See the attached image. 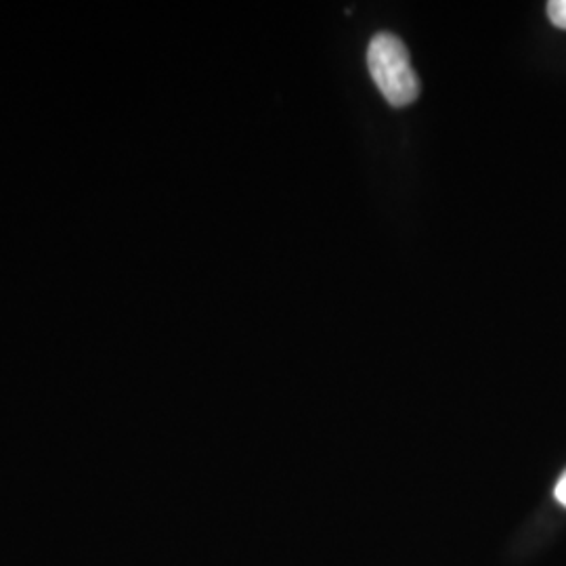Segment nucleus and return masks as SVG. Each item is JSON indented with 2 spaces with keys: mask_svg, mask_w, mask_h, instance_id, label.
Listing matches in <instances>:
<instances>
[{
  "mask_svg": "<svg viewBox=\"0 0 566 566\" xmlns=\"http://www.w3.org/2000/svg\"><path fill=\"white\" fill-rule=\"evenodd\" d=\"M367 67L392 107H405L418 99L420 81L411 67L409 51L401 39L390 32L376 34L367 46Z\"/></svg>",
  "mask_w": 566,
  "mask_h": 566,
  "instance_id": "nucleus-1",
  "label": "nucleus"
},
{
  "mask_svg": "<svg viewBox=\"0 0 566 566\" xmlns=\"http://www.w3.org/2000/svg\"><path fill=\"white\" fill-rule=\"evenodd\" d=\"M554 495H556V500H558V504H563L566 507V472L560 476V481H558V485L554 489Z\"/></svg>",
  "mask_w": 566,
  "mask_h": 566,
  "instance_id": "nucleus-3",
  "label": "nucleus"
},
{
  "mask_svg": "<svg viewBox=\"0 0 566 566\" xmlns=\"http://www.w3.org/2000/svg\"><path fill=\"white\" fill-rule=\"evenodd\" d=\"M547 15H549V21L556 28L566 30V0H552V2H547Z\"/></svg>",
  "mask_w": 566,
  "mask_h": 566,
  "instance_id": "nucleus-2",
  "label": "nucleus"
}]
</instances>
